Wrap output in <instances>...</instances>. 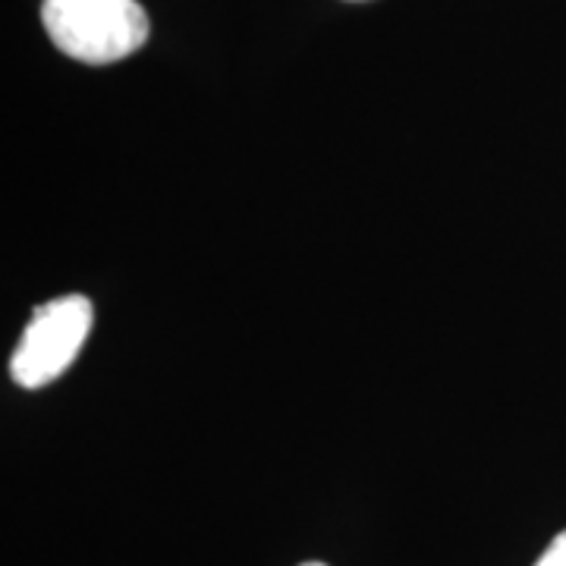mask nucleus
Masks as SVG:
<instances>
[{
  "label": "nucleus",
  "mask_w": 566,
  "mask_h": 566,
  "mask_svg": "<svg viewBox=\"0 0 566 566\" xmlns=\"http://www.w3.org/2000/svg\"><path fill=\"white\" fill-rule=\"evenodd\" d=\"M300 566H327V564H318V560H308V564H300Z\"/></svg>",
  "instance_id": "obj_4"
},
{
  "label": "nucleus",
  "mask_w": 566,
  "mask_h": 566,
  "mask_svg": "<svg viewBox=\"0 0 566 566\" xmlns=\"http://www.w3.org/2000/svg\"><path fill=\"white\" fill-rule=\"evenodd\" d=\"M88 331H92V303L80 293L39 305L10 359L13 381L25 390H39L57 381L80 356Z\"/></svg>",
  "instance_id": "obj_2"
},
{
  "label": "nucleus",
  "mask_w": 566,
  "mask_h": 566,
  "mask_svg": "<svg viewBox=\"0 0 566 566\" xmlns=\"http://www.w3.org/2000/svg\"><path fill=\"white\" fill-rule=\"evenodd\" d=\"M41 22L66 57L114 63L148 41V17L139 0H44Z\"/></svg>",
  "instance_id": "obj_1"
},
{
  "label": "nucleus",
  "mask_w": 566,
  "mask_h": 566,
  "mask_svg": "<svg viewBox=\"0 0 566 566\" xmlns=\"http://www.w3.org/2000/svg\"><path fill=\"white\" fill-rule=\"evenodd\" d=\"M535 566H566V532H560V535L547 545V551L535 560Z\"/></svg>",
  "instance_id": "obj_3"
}]
</instances>
